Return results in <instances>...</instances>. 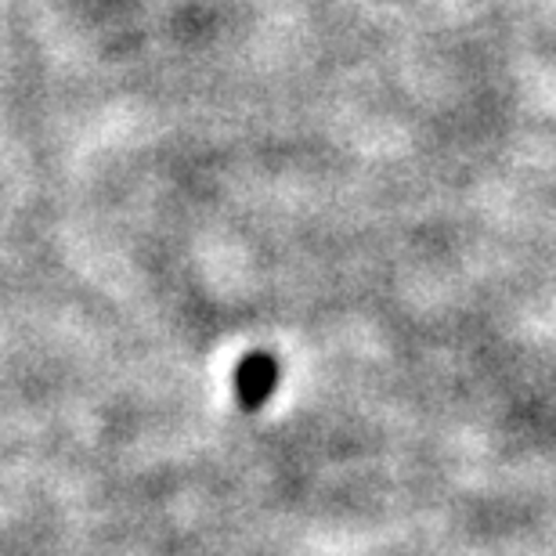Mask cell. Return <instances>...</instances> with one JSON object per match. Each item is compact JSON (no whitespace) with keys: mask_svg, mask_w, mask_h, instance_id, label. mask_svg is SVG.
<instances>
[{"mask_svg":"<svg viewBox=\"0 0 556 556\" xmlns=\"http://www.w3.org/2000/svg\"><path fill=\"white\" fill-rule=\"evenodd\" d=\"M275 387H278V362L268 351H250L236 365V397L247 413H257V408L268 405Z\"/></svg>","mask_w":556,"mask_h":556,"instance_id":"1","label":"cell"}]
</instances>
